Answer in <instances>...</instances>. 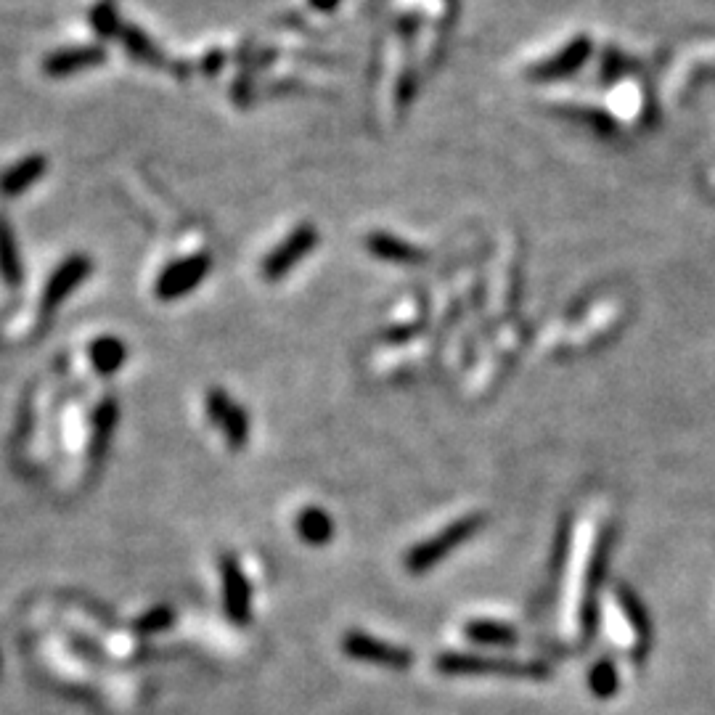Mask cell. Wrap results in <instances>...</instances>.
I'll return each instance as SVG.
<instances>
[{"mask_svg": "<svg viewBox=\"0 0 715 715\" xmlns=\"http://www.w3.org/2000/svg\"><path fill=\"white\" fill-rule=\"evenodd\" d=\"M207 271H210V257L207 255H194L189 257V260L173 263L159 276L157 297H162V300H175V297L189 294L194 286L202 284Z\"/></svg>", "mask_w": 715, "mask_h": 715, "instance_id": "obj_5", "label": "cell"}, {"mask_svg": "<svg viewBox=\"0 0 715 715\" xmlns=\"http://www.w3.org/2000/svg\"><path fill=\"white\" fill-rule=\"evenodd\" d=\"M207 408H210V419L223 429V435L228 437L231 448H241L249 443V416L247 411L228 398L223 390H212L207 395Z\"/></svg>", "mask_w": 715, "mask_h": 715, "instance_id": "obj_6", "label": "cell"}, {"mask_svg": "<svg viewBox=\"0 0 715 715\" xmlns=\"http://www.w3.org/2000/svg\"><path fill=\"white\" fill-rule=\"evenodd\" d=\"M106 59L104 48L98 46H80V48H67V51H59L48 56L43 69H46L48 77H67L75 75V72H83V69H91L96 64Z\"/></svg>", "mask_w": 715, "mask_h": 715, "instance_id": "obj_8", "label": "cell"}, {"mask_svg": "<svg viewBox=\"0 0 715 715\" xmlns=\"http://www.w3.org/2000/svg\"><path fill=\"white\" fill-rule=\"evenodd\" d=\"M46 175V159L43 157H27L22 162H16L14 167H8L6 173L0 175V194L3 196H19L24 191L35 186Z\"/></svg>", "mask_w": 715, "mask_h": 715, "instance_id": "obj_10", "label": "cell"}, {"mask_svg": "<svg viewBox=\"0 0 715 715\" xmlns=\"http://www.w3.org/2000/svg\"><path fill=\"white\" fill-rule=\"evenodd\" d=\"M342 652L361 663L379 665L387 670H408L414 665V655L403 647L387 644V641L363 631H350L342 636Z\"/></svg>", "mask_w": 715, "mask_h": 715, "instance_id": "obj_3", "label": "cell"}, {"mask_svg": "<svg viewBox=\"0 0 715 715\" xmlns=\"http://www.w3.org/2000/svg\"><path fill=\"white\" fill-rule=\"evenodd\" d=\"M88 273H91V260H88V257L83 255L67 257V260L56 268V273H53L51 281H48L46 286V294H43V305H46V310L56 308V305L72 292V289H77V286L83 284Z\"/></svg>", "mask_w": 715, "mask_h": 715, "instance_id": "obj_7", "label": "cell"}, {"mask_svg": "<svg viewBox=\"0 0 715 715\" xmlns=\"http://www.w3.org/2000/svg\"><path fill=\"white\" fill-rule=\"evenodd\" d=\"M0 279L8 286H16L22 281V263H19L14 228L3 215H0Z\"/></svg>", "mask_w": 715, "mask_h": 715, "instance_id": "obj_13", "label": "cell"}, {"mask_svg": "<svg viewBox=\"0 0 715 715\" xmlns=\"http://www.w3.org/2000/svg\"><path fill=\"white\" fill-rule=\"evenodd\" d=\"M313 244H316V231H313V228L305 226L300 228V231H294V234L289 236V239H286L271 257H268V263H265V276H268V279H279L281 273L289 271V268H292L305 252L313 249Z\"/></svg>", "mask_w": 715, "mask_h": 715, "instance_id": "obj_9", "label": "cell"}, {"mask_svg": "<svg viewBox=\"0 0 715 715\" xmlns=\"http://www.w3.org/2000/svg\"><path fill=\"white\" fill-rule=\"evenodd\" d=\"M91 24H93V30H96L98 35H104V38H109V35H117V30H120V22H117V14H114L112 3H101V6L93 8Z\"/></svg>", "mask_w": 715, "mask_h": 715, "instance_id": "obj_18", "label": "cell"}, {"mask_svg": "<svg viewBox=\"0 0 715 715\" xmlns=\"http://www.w3.org/2000/svg\"><path fill=\"white\" fill-rule=\"evenodd\" d=\"M586 53H588V43H586V40H578V43H572V46L567 48L565 53H559L557 59H551L549 64H543L541 77H562V75H570L572 69L578 67L580 61L586 59Z\"/></svg>", "mask_w": 715, "mask_h": 715, "instance_id": "obj_16", "label": "cell"}, {"mask_svg": "<svg viewBox=\"0 0 715 715\" xmlns=\"http://www.w3.org/2000/svg\"><path fill=\"white\" fill-rule=\"evenodd\" d=\"M313 6L321 8V11H332L337 6V0H313Z\"/></svg>", "mask_w": 715, "mask_h": 715, "instance_id": "obj_20", "label": "cell"}, {"mask_svg": "<svg viewBox=\"0 0 715 715\" xmlns=\"http://www.w3.org/2000/svg\"><path fill=\"white\" fill-rule=\"evenodd\" d=\"M618 599H620V607H623L625 615H628V620H631L633 631H636V636H639V644L641 647H649V636H652V631H649L647 607L641 604L639 596L633 594L628 586L618 588Z\"/></svg>", "mask_w": 715, "mask_h": 715, "instance_id": "obj_14", "label": "cell"}, {"mask_svg": "<svg viewBox=\"0 0 715 715\" xmlns=\"http://www.w3.org/2000/svg\"><path fill=\"white\" fill-rule=\"evenodd\" d=\"M485 522H488L485 514H469V517H464V520L453 522V525H448L437 535H432L429 541L419 543V546H414V549H408L406 570L424 572L429 570V567L440 565L453 549H459V546H464L472 535H477V530H482Z\"/></svg>", "mask_w": 715, "mask_h": 715, "instance_id": "obj_2", "label": "cell"}, {"mask_svg": "<svg viewBox=\"0 0 715 715\" xmlns=\"http://www.w3.org/2000/svg\"><path fill=\"white\" fill-rule=\"evenodd\" d=\"M435 668L445 676H525V678H546L551 673L549 665L541 660H504V657L485 655H464V652H445L435 660Z\"/></svg>", "mask_w": 715, "mask_h": 715, "instance_id": "obj_1", "label": "cell"}, {"mask_svg": "<svg viewBox=\"0 0 715 715\" xmlns=\"http://www.w3.org/2000/svg\"><path fill=\"white\" fill-rule=\"evenodd\" d=\"M294 527H297V535H300L308 546H324V543H329L334 538V520L324 509H318V506L302 509Z\"/></svg>", "mask_w": 715, "mask_h": 715, "instance_id": "obj_11", "label": "cell"}, {"mask_svg": "<svg viewBox=\"0 0 715 715\" xmlns=\"http://www.w3.org/2000/svg\"><path fill=\"white\" fill-rule=\"evenodd\" d=\"M122 38H125V46H128V51L136 56V59H141V61H157V51L151 48V43L146 38H143L141 32H136V30H125L122 32Z\"/></svg>", "mask_w": 715, "mask_h": 715, "instance_id": "obj_19", "label": "cell"}, {"mask_svg": "<svg viewBox=\"0 0 715 715\" xmlns=\"http://www.w3.org/2000/svg\"><path fill=\"white\" fill-rule=\"evenodd\" d=\"M469 641L482 644V647H514L517 644V631L512 625L498 623V620H472L464 628Z\"/></svg>", "mask_w": 715, "mask_h": 715, "instance_id": "obj_12", "label": "cell"}, {"mask_svg": "<svg viewBox=\"0 0 715 715\" xmlns=\"http://www.w3.org/2000/svg\"><path fill=\"white\" fill-rule=\"evenodd\" d=\"M125 350H122L120 339H101L93 345V361L101 371H114L120 369Z\"/></svg>", "mask_w": 715, "mask_h": 715, "instance_id": "obj_17", "label": "cell"}, {"mask_svg": "<svg viewBox=\"0 0 715 715\" xmlns=\"http://www.w3.org/2000/svg\"><path fill=\"white\" fill-rule=\"evenodd\" d=\"M220 575H223V604H226L228 620H234L236 625H247L252 618V586L234 554L220 559Z\"/></svg>", "mask_w": 715, "mask_h": 715, "instance_id": "obj_4", "label": "cell"}, {"mask_svg": "<svg viewBox=\"0 0 715 715\" xmlns=\"http://www.w3.org/2000/svg\"><path fill=\"white\" fill-rule=\"evenodd\" d=\"M588 686H591V692H594L599 700H610L612 694L618 692L620 676L610 657L596 660V665L591 668V673H588Z\"/></svg>", "mask_w": 715, "mask_h": 715, "instance_id": "obj_15", "label": "cell"}]
</instances>
